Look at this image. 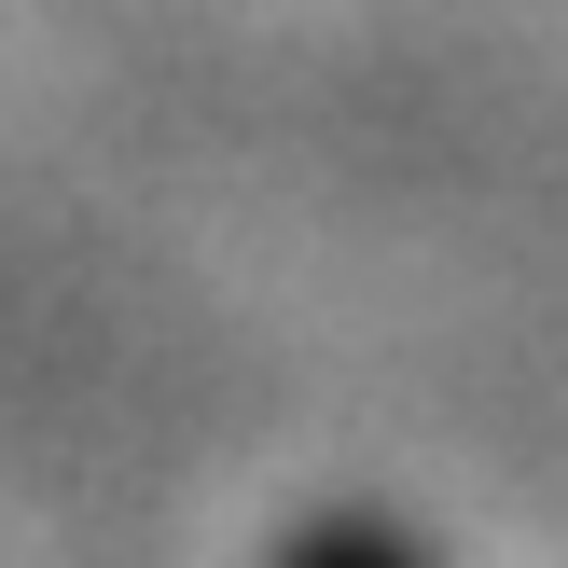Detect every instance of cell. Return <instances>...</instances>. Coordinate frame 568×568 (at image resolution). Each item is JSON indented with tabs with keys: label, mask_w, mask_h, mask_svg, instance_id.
I'll return each instance as SVG.
<instances>
[{
	"label": "cell",
	"mask_w": 568,
	"mask_h": 568,
	"mask_svg": "<svg viewBox=\"0 0 568 568\" xmlns=\"http://www.w3.org/2000/svg\"><path fill=\"white\" fill-rule=\"evenodd\" d=\"M292 568H403V555H388L375 527H305V541H292Z\"/></svg>",
	"instance_id": "1"
}]
</instances>
